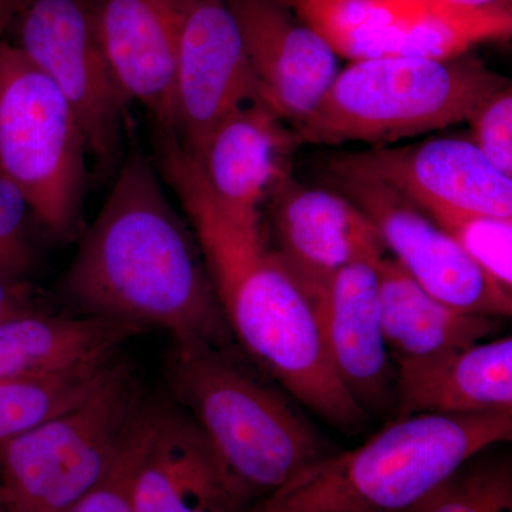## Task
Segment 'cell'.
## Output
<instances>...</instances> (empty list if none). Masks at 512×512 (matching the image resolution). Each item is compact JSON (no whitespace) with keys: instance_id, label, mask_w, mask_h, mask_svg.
I'll return each instance as SVG.
<instances>
[{"instance_id":"obj_1","label":"cell","mask_w":512,"mask_h":512,"mask_svg":"<svg viewBox=\"0 0 512 512\" xmlns=\"http://www.w3.org/2000/svg\"><path fill=\"white\" fill-rule=\"evenodd\" d=\"M60 291L84 316L163 329L175 343L231 349L227 316L197 239L174 211L153 158H124Z\"/></svg>"},{"instance_id":"obj_2","label":"cell","mask_w":512,"mask_h":512,"mask_svg":"<svg viewBox=\"0 0 512 512\" xmlns=\"http://www.w3.org/2000/svg\"><path fill=\"white\" fill-rule=\"evenodd\" d=\"M512 439V412L394 417L301 471L248 512H410L471 458Z\"/></svg>"},{"instance_id":"obj_3","label":"cell","mask_w":512,"mask_h":512,"mask_svg":"<svg viewBox=\"0 0 512 512\" xmlns=\"http://www.w3.org/2000/svg\"><path fill=\"white\" fill-rule=\"evenodd\" d=\"M167 379L184 412L254 503L338 451L231 349L174 342Z\"/></svg>"},{"instance_id":"obj_4","label":"cell","mask_w":512,"mask_h":512,"mask_svg":"<svg viewBox=\"0 0 512 512\" xmlns=\"http://www.w3.org/2000/svg\"><path fill=\"white\" fill-rule=\"evenodd\" d=\"M510 83L476 57L387 56L352 62L318 107L292 127L296 144L377 146L467 123Z\"/></svg>"},{"instance_id":"obj_5","label":"cell","mask_w":512,"mask_h":512,"mask_svg":"<svg viewBox=\"0 0 512 512\" xmlns=\"http://www.w3.org/2000/svg\"><path fill=\"white\" fill-rule=\"evenodd\" d=\"M232 338L272 379L343 433L366 412L336 372L315 299L266 251L220 296Z\"/></svg>"},{"instance_id":"obj_6","label":"cell","mask_w":512,"mask_h":512,"mask_svg":"<svg viewBox=\"0 0 512 512\" xmlns=\"http://www.w3.org/2000/svg\"><path fill=\"white\" fill-rule=\"evenodd\" d=\"M82 130L55 83L0 37V177L59 242L82 235L87 187Z\"/></svg>"},{"instance_id":"obj_7","label":"cell","mask_w":512,"mask_h":512,"mask_svg":"<svg viewBox=\"0 0 512 512\" xmlns=\"http://www.w3.org/2000/svg\"><path fill=\"white\" fill-rule=\"evenodd\" d=\"M144 406L136 376L117 360L82 402L3 443L9 511H72L109 473Z\"/></svg>"},{"instance_id":"obj_8","label":"cell","mask_w":512,"mask_h":512,"mask_svg":"<svg viewBox=\"0 0 512 512\" xmlns=\"http://www.w3.org/2000/svg\"><path fill=\"white\" fill-rule=\"evenodd\" d=\"M13 29V43L55 83L79 123L89 156L110 174L123 156L130 100L104 55L90 0H30Z\"/></svg>"},{"instance_id":"obj_9","label":"cell","mask_w":512,"mask_h":512,"mask_svg":"<svg viewBox=\"0 0 512 512\" xmlns=\"http://www.w3.org/2000/svg\"><path fill=\"white\" fill-rule=\"evenodd\" d=\"M328 173L333 190L365 212L394 259L424 291L460 312L510 318L511 292L412 201L370 175L330 164Z\"/></svg>"},{"instance_id":"obj_10","label":"cell","mask_w":512,"mask_h":512,"mask_svg":"<svg viewBox=\"0 0 512 512\" xmlns=\"http://www.w3.org/2000/svg\"><path fill=\"white\" fill-rule=\"evenodd\" d=\"M244 40L225 0H188L175 73V133L194 153L222 119L258 103Z\"/></svg>"},{"instance_id":"obj_11","label":"cell","mask_w":512,"mask_h":512,"mask_svg":"<svg viewBox=\"0 0 512 512\" xmlns=\"http://www.w3.org/2000/svg\"><path fill=\"white\" fill-rule=\"evenodd\" d=\"M329 164L382 181L420 210L512 218V177L497 170L471 140L434 138L413 146H377L339 154Z\"/></svg>"},{"instance_id":"obj_12","label":"cell","mask_w":512,"mask_h":512,"mask_svg":"<svg viewBox=\"0 0 512 512\" xmlns=\"http://www.w3.org/2000/svg\"><path fill=\"white\" fill-rule=\"evenodd\" d=\"M268 200L275 254L313 299L346 266L384 256L379 229L338 191L305 187L288 174Z\"/></svg>"},{"instance_id":"obj_13","label":"cell","mask_w":512,"mask_h":512,"mask_svg":"<svg viewBox=\"0 0 512 512\" xmlns=\"http://www.w3.org/2000/svg\"><path fill=\"white\" fill-rule=\"evenodd\" d=\"M239 33L262 106L292 127L305 120L338 76V56L281 0H225Z\"/></svg>"},{"instance_id":"obj_14","label":"cell","mask_w":512,"mask_h":512,"mask_svg":"<svg viewBox=\"0 0 512 512\" xmlns=\"http://www.w3.org/2000/svg\"><path fill=\"white\" fill-rule=\"evenodd\" d=\"M252 504L198 424L157 407L134 476V512H248Z\"/></svg>"},{"instance_id":"obj_15","label":"cell","mask_w":512,"mask_h":512,"mask_svg":"<svg viewBox=\"0 0 512 512\" xmlns=\"http://www.w3.org/2000/svg\"><path fill=\"white\" fill-rule=\"evenodd\" d=\"M97 36L120 89L154 124L177 127L175 73L188 0H90Z\"/></svg>"},{"instance_id":"obj_16","label":"cell","mask_w":512,"mask_h":512,"mask_svg":"<svg viewBox=\"0 0 512 512\" xmlns=\"http://www.w3.org/2000/svg\"><path fill=\"white\" fill-rule=\"evenodd\" d=\"M292 128L261 103L232 111L190 153L212 197L238 221L262 228L261 205L291 174Z\"/></svg>"},{"instance_id":"obj_17","label":"cell","mask_w":512,"mask_h":512,"mask_svg":"<svg viewBox=\"0 0 512 512\" xmlns=\"http://www.w3.org/2000/svg\"><path fill=\"white\" fill-rule=\"evenodd\" d=\"M380 259L353 262L315 299L336 372L363 410L394 406L396 366L384 339Z\"/></svg>"},{"instance_id":"obj_18","label":"cell","mask_w":512,"mask_h":512,"mask_svg":"<svg viewBox=\"0 0 512 512\" xmlns=\"http://www.w3.org/2000/svg\"><path fill=\"white\" fill-rule=\"evenodd\" d=\"M394 417L512 412L511 336L396 367Z\"/></svg>"},{"instance_id":"obj_19","label":"cell","mask_w":512,"mask_h":512,"mask_svg":"<svg viewBox=\"0 0 512 512\" xmlns=\"http://www.w3.org/2000/svg\"><path fill=\"white\" fill-rule=\"evenodd\" d=\"M379 298L384 339L396 367L429 362L497 332V318L450 308L424 291L396 259L384 256Z\"/></svg>"},{"instance_id":"obj_20","label":"cell","mask_w":512,"mask_h":512,"mask_svg":"<svg viewBox=\"0 0 512 512\" xmlns=\"http://www.w3.org/2000/svg\"><path fill=\"white\" fill-rule=\"evenodd\" d=\"M154 165L177 194L195 231L218 298L265 254L264 229L232 217L212 197L191 154L171 128L154 124Z\"/></svg>"},{"instance_id":"obj_21","label":"cell","mask_w":512,"mask_h":512,"mask_svg":"<svg viewBox=\"0 0 512 512\" xmlns=\"http://www.w3.org/2000/svg\"><path fill=\"white\" fill-rule=\"evenodd\" d=\"M141 330L92 316L67 318L40 309L0 325V382L55 372L116 355Z\"/></svg>"},{"instance_id":"obj_22","label":"cell","mask_w":512,"mask_h":512,"mask_svg":"<svg viewBox=\"0 0 512 512\" xmlns=\"http://www.w3.org/2000/svg\"><path fill=\"white\" fill-rule=\"evenodd\" d=\"M512 8H468L441 0H426L399 22L367 37L350 62L402 56L451 60L490 40L508 39Z\"/></svg>"},{"instance_id":"obj_23","label":"cell","mask_w":512,"mask_h":512,"mask_svg":"<svg viewBox=\"0 0 512 512\" xmlns=\"http://www.w3.org/2000/svg\"><path fill=\"white\" fill-rule=\"evenodd\" d=\"M117 362L100 357L43 375L0 382V446L86 399Z\"/></svg>"},{"instance_id":"obj_24","label":"cell","mask_w":512,"mask_h":512,"mask_svg":"<svg viewBox=\"0 0 512 512\" xmlns=\"http://www.w3.org/2000/svg\"><path fill=\"white\" fill-rule=\"evenodd\" d=\"M319 33L336 56L352 59L367 37L389 28L426 0H281Z\"/></svg>"},{"instance_id":"obj_25","label":"cell","mask_w":512,"mask_h":512,"mask_svg":"<svg viewBox=\"0 0 512 512\" xmlns=\"http://www.w3.org/2000/svg\"><path fill=\"white\" fill-rule=\"evenodd\" d=\"M481 454L458 468L410 512H512L510 458Z\"/></svg>"},{"instance_id":"obj_26","label":"cell","mask_w":512,"mask_h":512,"mask_svg":"<svg viewBox=\"0 0 512 512\" xmlns=\"http://www.w3.org/2000/svg\"><path fill=\"white\" fill-rule=\"evenodd\" d=\"M421 211L453 238L485 274L511 292L512 218L446 208Z\"/></svg>"},{"instance_id":"obj_27","label":"cell","mask_w":512,"mask_h":512,"mask_svg":"<svg viewBox=\"0 0 512 512\" xmlns=\"http://www.w3.org/2000/svg\"><path fill=\"white\" fill-rule=\"evenodd\" d=\"M158 406H144L109 473L70 512H134L133 483Z\"/></svg>"},{"instance_id":"obj_28","label":"cell","mask_w":512,"mask_h":512,"mask_svg":"<svg viewBox=\"0 0 512 512\" xmlns=\"http://www.w3.org/2000/svg\"><path fill=\"white\" fill-rule=\"evenodd\" d=\"M33 217L28 202L15 185L0 177V276L26 281L35 265L29 234Z\"/></svg>"},{"instance_id":"obj_29","label":"cell","mask_w":512,"mask_h":512,"mask_svg":"<svg viewBox=\"0 0 512 512\" xmlns=\"http://www.w3.org/2000/svg\"><path fill=\"white\" fill-rule=\"evenodd\" d=\"M467 123L478 150L497 170L512 177L511 83L488 97Z\"/></svg>"},{"instance_id":"obj_30","label":"cell","mask_w":512,"mask_h":512,"mask_svg":"<svg viewBox=\"0 0 512 512\" xmlns=\"http://www.w3.org/2000/svg\"><path fill=\"white\" fill-rule=\"evenodd\" d=\"M35 309L37 308L28 281L0 276V325Z\"/></svg>"},{"instance_id":"obj_31","label":"cell","mask_w":512,"mask_h":512,"mask_svg":"<svg viewBox=\"0 0 512 512\" xmlns=\"http://www.w3.org/2000/svg\"><path fill=\"white\" fill-rule=\"evenodd\" d=\"M30 0H0V37H5L13 29L20 13Z\"/></svg>"},{"instance_id":"obj_32","label":"cell","mask_w":512,"mask_h":512,"mask_svg":"<svg viewBox=\"0 0 512 512\" xmlns=\"http://www.w3.org/2000/svg\"><path fill=\"white\" fill-rule=\"evenodd\" d=\"M451 5L468 8H512V0H441Z\"/></svg>"},{"instance_id":"obj_33","label":"cell","mask_w":512,"mask_h":512,"mask_svg":"<svg viewBox=\"0 0 512 512\" xmlns=\"http://www.w3.org/2000/svg\"><path fill=\"white\" fill-rule=\"evenodd\" d=\"M0 512H10L5 497H3L2 487H0Z\"/></svg>"}]
</instances>
